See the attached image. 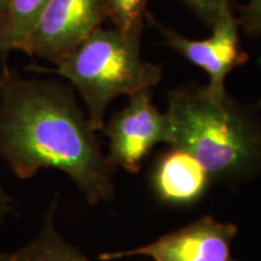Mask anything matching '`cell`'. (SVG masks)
I'll list each match as a JSON object with an SVG mask.
<instances>
[{
    "label": "cell",
    "mask_w": 261,
    "mask_h": 261,
    "mask_svg": "<svg viewBox=\"0 0 261 261\" xmlns=\"http://www.w3.org/2000/svg\"><path fill=\"white\" fill-rule=\"evenodd\" d=\"M238 228L213 217H202L187 226L163 234L155 242L135 249L103 253L99 259L112 261L145 255L152 261H240L231 254Z\"/></svg>",
    "instance_id": "obj_7"
},
{
    "label": "cell",
    "mask_w": 261,
    "mask_h": 261,
    "mask_svg": "<svg viewBox=\"0 0 261 261\" xmlns=\"http://www.w3.org/2000/svg\"><path fill=\"white\" fill-rule=\"evenodd\" d=\"M106 19L104 0H48L18 51L58 64Z\"/></svg>",
    "instance_id": "obj_5"
},
{
    "label": "cell",
    "mask_w": 261,
    "mask_h": 261,
    "mask_svg": "<svg viewBox=\"0 0 261 261\" xmlns=\"http://www.w3.org/2000/svg\"><path fill=\"white\" fill-rule=\"evenodd\" d=\"M151 94L142 91L129 96L127 106L102 129L109 139V159L132 174L140 171L155 145L171 143L168 116L155 107Z\"/></svg>",
    "instance_id": "obj_6"
},
{
    "label": "cell",
    "mask_w": 261,
    "mask_h": 261,
    "mask_svg": "<svg viewBox=\"0 0 261 261\" xmlns=\"http://www.w3.org/2000/svg\"><path fill=\"white\" fill-rule=\"evenodd\" d=\"M11 205H12L11 197L6 194L4 189H3L2 185H0V214L4 215L8 213V212L11 210Z\"/></svg>",
    "instance_id": "obj_14"
},
{
    "label": "cell",
    "mask_w": 261,
    "mask_h": 261,
    "mask_svg": "<svg viewBox=\"0 0 261 261\" xmlns=\"http://www.w3.org/2000/svg\"><path fill=\"white\" fill-rule=\"evenodd\" d=\"M108 19L123 32L144 31L149 0H104Z\"/></svg>",
    "instance_id": "obj_11"
},
{
    "label": "cell",
    "mask_w": 261,
    "mask_h": 261,
    "mask_svg": "<svg viewBox=\"0 0 261 261\" xmlns=\"http://www.w3.org/2000/svg\"><path fill=\"white\" fill-rule=\"evenodd\" d=\"M238 23L248 38L261 37V0H249L240 9Z\"/></svg>",
    "instance_id": "obj_13"
},
{
    "label": "cell",
    "mask_w": 261,
    "mask_h": 261,
    "mask_svg": "<svg viewBox=\"0 0 261 261\" xmlns=\"http://www.w3.org/2000/svg\"><path fill=\"white\" fill-rule=\"evenodd\" d=\"M198 18L212 28L225 12L233 10V0H180Z\"/></svg>",
    "instance_id": "obj_12"
},
{
    "label": "cell",
    "mask_w": 261,
    "mask_h": 261,
    "mask_svg": "<svg viewBox=\"0 0 261 261\" xmlns=\"http://www.w3.org/2000/svg\"><path fill=\"white\" fill-rule=\"evenodd\" d=\"M143 31L98 28L54 69L76 89L86 107L90 125L98 132L109 104L117 97L152 91L161 83V65L142 55Z\"/></svg>",
    "instance_id": "obj_3"
},
{
    "label": "cell",
    "mask_w": 261,
    "mask_h": 261,
    "mask_svg": "<svg viewBox=\"0 0 261 261\" xmlns=\"http://www.w3.org/2000/svg\"><path fill=\"white\" fill-rule=\"evenodd\" d=\"M169 146L194 156L212 181L240 184L261 172V119L255 106L205 85L188 84L167 94Z\"/></svg>",
    "instance_id": "obj_2"
},
{
    "label": "cell",
    "mask_w": 261,
    "mask_h": 261,
    "mask_svg": "<svg viewBox=\"0 0 261 261\" xmlns=\"http://www.w3.org/2000/svg\"><path fill=\"white\" fill-rule=\"evenodd\" d=\"M10 0H0V21H2L3 15H4L6 6H8Z\"/></svg>",
    "instance_id": "obj_15"
},
{
    "label": "cell",
    "mask_w": 261,
    "mask_h": 261,
    "mask_svg": "<svg viewBox=\"0 0 261 261\" xmlns=\"http://www.w3.org/2000/svg\"><path fill=\"white\" fill-rule=\"evenodd\" d=\"M146 19L159 32L166 46L208 74L210 80L205 87L217 97L227 94L225 83L228 74L236 68L242 67L249 60V55L241 45L240 23L233 10L225 12L211 28V37L202 40L185 37L160 22L150 12Z\"/></svg>",
    "instance_id": "obj_4"
},
{
    "label": "cell",
    "mask_w": 261,
    "mask_h": 261,
    "mask_svg": "<svg viewBox=\"0 0 261 261\" xmlns=\"http://www.w3.org/2000/svg\"><path fill=\"white\" fill-rule=\"evenodd\" d=\"M74 91L57 80L24 77L5 65L0 73V156L19 179L42 168L65 173L90 204L115 195L116 166Z\"/></svg>",
    "instance_id": "obj_1"
},
{
    "label": "cell",
    "mask_w": 261,
    "mask_h": 261,
    "mask_svg": "<svg viewBox=\"0 0 261 261\" xmlns=\"http://www.w3.org/2000/svg\"><path fill=\"white\" fill-rule=\"evenodd\" d=\"M211 181L208 172L194 156L172 146L159 156L151 173L156 196L165 203L174 205L197 202Z\"/></svg>",
    "instance_id": "obj_8"
},
{
    "label": "cell",
    "mask_w": 261,
    "mask_h": 261,
    "mask_svg": "<svg viewBox=\"0 0 261 261\" xmlns=\"http://www.w3.org/2000/svg\"><path fill=\"white\" fill-rule=\"evenodd\" d=\"M48 0H10L0 21V54L18 51Z\"/></svg>",
    "instance_id": "obj_10"
},
{
    "label": "cell",
    "mask_w": 261,
    "mask_h": 261,
    "mask_svg": "<svg viewBox=\"0 0 261 261\" xmlns=\"http://www.w3.org/2000/svg\"><path fill=\"white\" fill-rule=\"evenodd\" d=\"M57 200L52 201L40 233L14 253H0V261H92L79 248L68 243L54 223Z\"/></svg>",
    "instance_id": "obj_9"
}]
</instances>
